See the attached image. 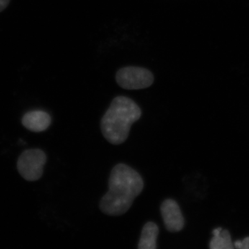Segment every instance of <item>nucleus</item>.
<instances>
[{"mask_svg":"<svg viewBox=\"0 0 249 249\" xmlns=\"http://www.w3.org/2000/svg\"><path fill=\"white\" fill-rule=\"evenodd\" d=\"M10 1L11 0H0V13L7 8Z\"/></svg>","mask_w":249,"mask_h":249,"instance_id":"nucleus-10","label":"nucleus"},{"mask_svg":"<svg viewBox=\"0 0 249 249\" xmlns=\"http://www.w3.org/2000/svg\"><path fill=\"white\" fill-rule=\"evenodd\" d=\"M52 119L48 113L42 110L29 111L22 119L23 125L34 132H43L50 126Z\"/></svg>","mask_w":249,"mask_h":249,"instance_id":"nucleus-6","label":"nucleus"},{"mask_svg":"<svg viewBox=\"0 0 249 249\" xmlns=\"http://www.w3.org/2000/svg\"><path fill=\"white\" fill-rule=\"evenodd\" d=\"M160 213L165 227L168 231H181L184 227V218L179 206L174 199H165L162 203Z\"/></svg>","mask_w":249,"mask_h":249,"instance_id":"nucleus-5","label":"nucleus"},{"mask_svg":"<svg viewBox=\"0 0 249 249\" xmlns=\"http://www.w3.org/2000/svg\"><path fill=\"white\" fill-rule=\"evenodd\" d=\"M154 76L148 70L139 67L121 68L116 74L118 85L124 89H142L149 88L154 83Z\"/></svg>","mask_w":249,"mask_h":249,"instance_id":"nucleus-3","label":"nucleus"},{"mask_svg":"<svg viewBox=\"0 0 249 249\" xmlns=\"http://www.w3.org/2000/svg\"><path fill=\"white\" fill-rule=\"evenodd\" d=\"M233 245L236 249H249V237H245L242 241H235Z\"/></svg>","mask_w":249,"mask_h":249,"instance_id":"nucleus-9","label":"nucleus"},{"mask_svg":"<svg viewBox=\"0 0 249 249\" xmlns=\"http://www.w3.org/2000/svg\"><path fill=\"white\" fill-rule=\"evenodd\" d=\"M47 156L39 149H31L23 152L18 159V169L24 179L37 181L43 174Z\"/></svg>","mask_w":249,"mask_h":249,"instance_id":"nucleus-4","label":"nucleus"},{"mask_svg":"<svg viewBox=\"0 0 249 249\" xmlns=\"http://www.w3.org/2000/svg\"><path fill=\"white\" fill-rule=\"evenodd\" d=\"M142 114V109L130 98L123 96L114 98L101 119L103 136L111 144L123 143L128 137L132 124Z\"/></svg>","mask_w":249,"mask_h":249,"instance_id":"nucleus-2","label":"nucleus"},{"mask_svg":"<svg viewBox=\"0 0 249 249\" xmlns=\"http://www.w3.org/2000/svg\"><path fill=\"white\" fill-rule=\"evenodd\" d=\"M143 187L142 178L135 170L124 163L115 165L109 176V191L100 201V209L108 215H122L130 209Z\"/></svg>","mask_w":249,"mask_h":249,"instance_id":"nucleus-1","label":"nucleus"},{"mask_svg":"<svg viewBox=\"0 0 249 249\" xmlns=\"http://www.w3.org/2000/svg\"><path fill=\"white\" fill-rule=\"evenodd\" d=\"M211 249H233V244L231 240V235L229 231L222 229L220 233L213 235L209 245Z\"/></svg>","mask_w":249,"mask_h":249,"instance_id":"nucleus-8","label":"nucleus"},{"mask_svg":"<svg viewBox=\"0 0 249 249\" xmlns=\"http://www.w3.org/2000/svg\"><path fill=\"white\" fill-rule=\"evenodd\" d=\"M159 232L160 230H159L158 226L155 223L152 222L146 223L142 229L138 249H157V239Z\"/></svg>","mask_w":249,"mask_h":249,"instance_id":"nucleus-7","label":"nucleus"}]
</instances>
